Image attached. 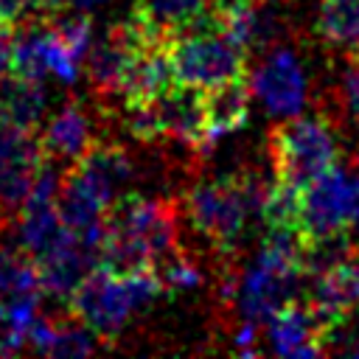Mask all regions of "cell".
<instances>
[{
    "label": "cell",
    "mask_w": 359,
    "mask_h": 359,
    "mask_svg": "<svg viewBox=\"0 0 359 359\" xmlns=\"http://www.w3.org/2000/svg\"><path fill=\"white\" fill-rule=\"evenodd\" d=\"M177 202L140 194L118 196L104 219L101 266L112 272L151 269L163 252L177 247Z\"/></svg>",
    "instance_id": "6da1fadb"
},
{
    "label": "cell",
    "mask_w": 359,
    "mask_h": 359,
    "mask_svg": "<svg viewBox=\"0 0 359 359\" xmlns=\"http://www.w3.org/2000/svg\"><path fill=\"white\" fill-rule=\"evenodd\" d=\"M275 177L266 180L255 168L205 180L188 188L182 210L196 233H202L224 258L236 252L250 219H264V202Z\"/></svg>",
    "instance_id": "7a4b0ae2"
},
{
    "label": "cell",
    "mask_w": 359,
    "mask_h": 359,
    "mask_svg": "<svg viewBox=\"0 0 359 359\" xmlns=\"http://www.w3.org/2000/svg\"><path fill=\"white\" fill-rule=\"evenodd\" d=\"M163 294V283L151 269L112 272L98 266L90 272L67 300V311L81 320L98 339L112 342L126 323Z\"/></svg>",
    "instance_id": "3957f363"
},
{
    "label": "cell",
    "mask_w": 359,
    "mask_h": 359,
    "mask_svg": "<svg viewBox=\"0 0 359 359\" xmlns=\"http://www.w3.org/2000/svg\"><path fill=\"white\" fill-rule=\"evenodd\" d=\"M342 146L337 135V123L325 112L283 118L272 126L266 137V157L272 165V177L306 188L320 174L339 163Z\"/></svg>",
    "instance_id": "277c9868"
},
{
    "label": "cell",
    "mask_w": 359,
    "mask_h": 359,
    "mask_svg": "<svg viewBox=\"0 0 359 359\" xmlns=\"http://www.w3.org/2000/svg\"><path fill=\"white\" fill-rule=\"evenodd\" d=\"M174 79L191 87H213L219 81L247 76L250 53L224 25H205L177 36L168 45Z\"/></svg>",
    "instance_id": "5b68a950"
},
{
    "label": "cell",
    "mask_w": 359,
    "mask_h": 359,
    "mask_svg": "<svg viewBox=\"0 0 359 359\" xmlns=\"http://www.w3.org/2000/svg\"><path fill=\"white\" fill-rule=\"evenodd\" d=\"M252 95L272 118H294L306 109L311 81L300 53L289 45H275L250 70Z\"/></svg>",
    "instance_id": "8992f818"
},
{
    "label": "cell",
    "mask_w": 359,
    "mask_h": 359,
    "mask_svg": "<svg viewBox=\"0 0 359 359\" xmlns=\"http://www.w3.org/2000/svg\"><path fill=\"white\" fill-rule=\"evenodd\" d=\"M353 210V174L348 165H334L303 188L300 230L309 238H323L351 230Z\"/></svg>",
    "instance_id": "52a82bcc"
},
{
    "label": "cell",
    "mask_w": 359,
    "mask_h": 359,
    "mask_svg": "<svg viewBox=\"0 0 359 359\" xmlns=\"http://www.w3.org/2000/svg\"><path fill=\"white\" fill-rule=\"evenodd\" d=\"M39 163L42 151L34 132L0 123V216H17L36 182Z\"/></svg>",
    "instance_id": "ba28073f"
},
{
    "label": "cell",
    "mask_w": 359,
    "mask_h": 359,
    "mask_svg": "<svg viewBox=\"0 0 359 359\" xmlns=\"http://www.w3.org/2000/svg\"><path fill=\"white\" fill-rule=\"evenodd\" d=\"M163 140H177L194 151H208V109L205 90L191 84H174L160 98L151 101Z\"/></svg>",
    "instance_id": "9c48e42d"
},
{
    "label": "cell",
    "mask_w": 359,
    "mask_h": 359,
    "mask_svg": "<svg viewBox=\"0 0 359 359\" xmlns=\"http://www.w3.org/2000/svg\"><path fill=\"white\" fill-rule=\"evenodd\" d=\"M132 17L157 45H171L177 36L205 25H224L213 11V0H135Z\"/></svg>",
    "instance_id": "30bf717a"
},
{
    "label": "cell",
    "mask_w": 359,
    "mask_h": 359,
    "mask_svg": "<svg viewBox=\"0 0 359 359\" xmlns=\"http://www.w3.org/2000/svg\"><path fill=\"white\" fill-rule=\"evenodd\" d=\"M36 140H39L42 157H48L65 168H73L76 163H81L84 154L98 143L90 109L76 98H70L67 104H62L53 112V118L42 126Z\"/></svg>",
    "instance_id": "8fae6325"
},
{
    "label": "cell",
    "mask_w": 359,
    "mask_h": 359,
    "mask_svg": "<svg viewBox=\"0 0 359 359\" xmlns=\"http://www.w3.org/2000/svg\"><path fill=\"white\" fill-rule=\"evenodd\" d=\"M328 325L309 303H289L266 320V342L278 356H320L325 353Z\"/></svg>",
    "instance_id": "7c38bea8"
},
{
    "label": "cell",
    "mask_w": 359,
    "mask_h": 359,
    "mask_svg": "<svg viewBox=\"0 0 359 359\" xmlns=\"http://www.w3.org/2000/svg\"><path fill=\"white\" fill-rule=\"evenodd\" d=\"M56 205H59L65 224L76 236H93L104 230V219H107L112 199L93 177H87L79 165H73L65 171L59 182Z\"/></svg>",
    "instance_id": "4fadbf2b"
},
{
    "label": "cell",
    "mask_w": 359,
    "mask_h": 359,
    "mask_svg": "<svg viewBox=\"0 0 359 359\" xmlns=\"http://www.w3.org/2000/svg\"><path fill=\"white\" fill-rule=\"evenodd\" d=\"M272 0H250L230 17H224V28L241 42V48L252 56L266 53L275 45H283L289 34V20L275 8Z\"/></svg>",
    "instance_id": "5bb4252c"
},
{
    "label": "cell",
    "mask_w": 359,
    "mask_h": 359,
    "mask_svg": "<svg viewBox=\"0 0 359 359\" xmlns=\"http://www.w3.org/2000/svg\"><path fill=\"white\" fill-rule=\"evenodd\" d=\"M252 104V87L250 76L219 81L213 87H205V109H208V146L222 140L224 135H233L247 126Z\"/></svg>",
    "instance_id": "9a60e30c"
},
{
    "label": "cell",
    "mask_w": 359,
    "mask_h": 359,
    "mask_svg": "<svg viewBox=\"0 0 359 359\" xmlns=\"http://www.w3.org/2000/svg\"><path fill=\"white\" fill-rule=\"evenodd\" d=\"M174 84H177V79H174L168 45H149V48L135 50V56L126 67L121 98H123V104L154 101Z\"/></svg>",
    "instance_id": "2e32d148"
},
{
    "label": "cell",
    "mask_w": 359,
    "mask_h": 359,
    "mask_svg": "<svg viewBox=\"0 0 359 359\" xmlns=\"http://www.w3.org/2000/svg\"><path fill=\"white\" fill-rule=\"evenodd\" d=\"M314 34L325 48L348 59L359 56V0H320Z\"/></svg>",
    "instance_id": "e0dca14e"
},
{
    "label": "cell",
    "mask_w": 359,
    "mask_h": 359,
    "mask_svg": "<svg viewBox=\"0 0 359 359\" xmlns=\"http://www.w3.org/2000/svg\"><path fill=\"white\" fill-rule=\"evenodd\" d=\"M76 165H79L87 177H93V180L109 194L112 202L126 194V188L132 185V180H135V174H137L132 154H129L121 143H109V140H107V143L98 140V143L84 154V160L76 163Z\"/></svg>",
    "instance_id": "ac0fdd59"
},
{
    "label": "cell",
    "mask_w": 359,
    "mask_h": 359,
    "mask_svg": "<svg viewBox=\"0 0 359 359\" xmlns=\"http://www.w3.org/2000/svg\"><path fill=\"white\" fill-rule=\"evenodd\" d=\"M45 107H48V95L42 90V81L11 76L0 87V123L3 126L34 132L42 123Z\"/></svg>",
    "instance_id": "d6986e66"
},
{
    "label": "cell",
    "mask_w": 359,
    "mask_h": 359,
    "mask_svg": "<svg viewBox=\"0 0 359 359\" xmlns=\"http://www.w3.org/2000/svg\"><path fill=\"white\" fill-rule=\"evenodd\" d=\"M151 272L157 275V280L163 283V292L168 294H180V292H191L202 283V272L199 266L188 258V252L177 244L171 247L168 252H163L154 264H151Z\"/></svg>",
    "instance_id": "ffe728a7"
},
{
    "label": "cell",
    "mask_w": 359,
    "mask_h": 359,
    "mask_svg": "<svg viewBox=\"0 0 359 359\" xmlns=\"http://www.w3.org/2000/svg\"><path fill=\"white\" fill-rule=\"evenodd\" d=\"M95 348H98V337L70 311L67 317H53V339L48 356H90Z\"/></svg>",
    "instance_id": "44dd1931"
},
{
    "label": "cell",
    "mask_w": 359,
    "mask_h": 359,
    "mask_svg": "<svg viewBox=\"0 0 359 359\" xmlns=\"http://www.w3.org/2000/svg\"><path fill=\"white\" fill-rule=\"evenodd\" d=\"M53 31L65 39V45L84 62L90 45H93V20L87 17V11H76V14H56L50 20Z\"/></svg>",
    "instance_id": "7402d4cb"
},
{
    "label": "cell",
    "mask_w": 359,
    "mask_h": 359,
    "mask_svg": "<svg viewBox=\"0 0 359 359\" xmlns=\"http://www.w3.org/2000/svg\"><path fill=\"white\" fill-rule=\"evenodd\" d=\"M339 109L345 121L353 129H359V56L348 59L345 76L339 81Z\"/></svg>",
    "instance_id": "603a6c76"
},
{
    "label": "cell",
    "mask_w": 359,
    "mask_h": 359,
    "mask_svg": "<svg viewBox=\"0 0 359 359\" xmlns=\"http://www.w3.org/2000/svg\"><path fill=\"white\" fill-rule=\"evenodd\" d=\"M67 6V0H28V20H53L56 14H62Z\"/></svg>",
    "instance_id": "cb8c5ba5"
},
{
    "label": "cell",
    "mask_w": 359,
    "mask_h": 359,
    "mask_svg": "<svg viewBox=\"0 0 359 359\" xmlns=\"http://www.w3.org/2000/svg\"><path fill=\"white\" fill-rule=\"evenodd\" d=\"M28 20V0H0V22L14 28Z\"/></svg>",
    "instance_id": "d4e9b609"
},
{
    "label": "cell",
    "mask_w": 359,
    "mask_h": 359,
    "mask_svg": "<svg viewBox=\"0 0 359 359\" xmlns=\"http://www.w3.org/2000/svg\"><path fill=\"white\" fill-rule=\"evenodd\" d=\"M11 48H14V34L8 25H3L0 28V81L11 70Z\"/></svg>",
    "instance_id": "484cf974"
},
{
    "label": "cell",
    "mask_w": 359,
    "mask_h": 359,
    "mask_svg": "<svg viewBox=\"0 0 359 359\" xmlns=\"http://www.w3.org/2000/svg\"><path fill=\"white\" fill-rule=\"evenodd\" d=\"M353 174V210H351V233H356L359 238V160L351 165Z\"/></svg>",
    "instance_id": "4316f807"
},
{
    "label": "cell",
    "mask_w": 359,
    "mask_h": 359,
    "mask_svg": "<svg viewBox=\"0 0 359 359\" xmlns=\"http://www.w3.org/2000/svg\"><path fill=\"white\" fill-rule=\"evenodd\" d=\"M67 3H70L73 11H95V8L107 6L109 0H67Z\"/></svg>",
    "instance_id": "83f0119b"
},
{
    "label": "cell",
    "mask_w": 359,
    "mask_h": 359,
    "mask_svg": "<svg viewBox=\"0 0 359 359\" xmlns=\"http://www.w3.org/2000/svg\"><path fill=\"white\" fill-rule=\"evenodd\" d=\"M272 3H278V6H286V3H294V0H272Z\"/></svg>",
    "instance_id": "f1b7e54d"
},
{
    "label": "cell",
    "mask_w": 359,
    "mask_h": 359,
    "mask_svg": "<svg viewBox=\"0 0 359 359\" xmlns=\"http://www.w3.org/2000/svg\"><path fill=\"white\" fill-rule=\"evenodd\" d=\"M3 222H6V216H0V224H3Z\"/></svg>",
    "instance_id": "f546056e"
},
{
    "label": "cell",
    "mask_w": 359,
    "mask_h": 359,
    "mask_svg": "<svg viewBox=\"0 0 359 359\" xmlns=\"http://www.w3.org/2000/svg\"><path fill=\"white\" fill-rule=\"evenodd\" d=\"M0 28H3V22H0Z\"/></svg>",
    "instance_id": "4dcf8cb0"
}]
</instances>
